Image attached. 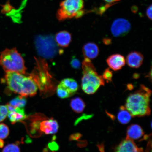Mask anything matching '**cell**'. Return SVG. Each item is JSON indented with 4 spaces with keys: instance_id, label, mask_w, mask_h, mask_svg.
<instances>
[{
    "instance_id": "obj_1",
    "label": "cell",
    "mask_w": 152,
    "mask_h": 152,
    "mask_svg": "<svg viewBox=\"0 0 152 152\" xmlns=\"http://www.w3.org/2000/svg\"><path fill=\"white\" fill-rule=\"evenodd\" d=\"M151 91L142 85L137 91L131 94L127 98L125 107L132 117L149 115L151 110L150 100Z\"/></svg>"
},
{
    "instance_id": "obj_2",
    "label": "cell",
    "mask_w": 152,
    "mask_h": 152,
    "mask_svg": "<svg viewBox=\"0 0 152 152\" xmlns=\"http://www.w3.org/2000/svg\"><path fill=\"white\" fill-rule=\"evenodd\" d=\"M5 80L9 90L20 96L28 97L37 94L38 86L31 77L13 72H6Z\"/></svg>"
},
{
    "instance_id": "obj_3",
    "label": "cell",
    "mask_w": 152,
    "mask_h": 152,
    "mask_svg": "<svg viewBox=\"0 0 152 152\" xmlns=\"http://www.w3.org/2000/svg\"><path fill=\"white\" fill-rule=\"evenodd\" d=\"M37 66L30 77L33 80L41 93L44 94H52L54 91L53 78L45 60L36 59Z\"/></svg>"
},
{
    "instance_id": "obj_4",
    "label": "cell",
    "mask_w": 152,
    "mask_h": 152,
    "mask_svg": "<svg viewBox=\"0 0 152 152\" xmlns=\"http://www.w3.org/2000/svg\"><path fill=\"white\" fill-rule=\"evenodd\" d=\"M0 64L5 72L26 73L24 60L16 48L7 49L3 51L0 56Z\"/></svg>"
},
{
    "instance_id": "obj_5",
    "label": "cell",
    "mask_w": 152,
    "mask_h": 152,
    "mask_svg": "<svg viewBox=\"0 0 152 152\" xmlns=\"http://www.w3.org/2000/svg\"><path fill=\"white\" fill-rule=\"evenodd\" d=\"M83 0H64L60 3L56 13L60 21L75 18H81L84 14Z\"/></svg>"
},
{
    "instance_id": "obj_6",
    "label": "cell",
    "mask_w": 152,
    "mask_h": 152,
    "mask_svg": "<svg viewBox=\"0 0 152 152\" xmlns=\"http://www.w3.org/2000/svg\"><path fill=\"white\" fill-rule=\"evenodd\" d=\"M81 80V87L84 92L88 94H95L100 87L104 85L102 76L99 75L96 70L83 73Z\"/></svg>"
},
{
    "instance_id": "obj_7",
    "label": "cell",
    "mask_w": 152,
    "mask_h": 152,
    "mask_svg": "<svg viewBox=\"0 0 152 152\" xmlns=\"http://www.w3.org/2000/svg\"><path fill=\"white\" fill-rule=\"evenodd\" d=\"M35 39L37 52L41 56L51 58L56 54L58 48L53 37H39Z\"/></svg>"
},
{
    "instance_id": "obj_8",
    "label": "cell",
    "mask_w": 152,
    "mask_h": 152,
    "mask_svg": "<svg viewBox=\"0 0 152 152\" xmlns=\"http://www.w3.org/2000/svg\"><path fill=\"white\" fill-rule=\"evenodd\" d=\"M131 25L126 20L123 18L116 19L112 24L111 30L112 34L115 37H123L130 31Z\"/></svg>"
},
{
    "instance_id": "obj_9",
    "label": "cell",
    "mask_w": 152,
    "mask_h": 152,
    "mask_svg": "<svg viewBox=\"0 0 152 152\" xmlns=\"http://www.w3.org/2000/svg\"><path fill=\"white\" fill-rule=\"evenodd\" d=\"M8 110V116L12 124L22 121L26 119V115L23 108L15 107L9 103L6 105Z\"/></svg>"
},
{
    "instance_id": "obj_10",
    "label": "cell",
    "mask_w": 152,
    "mask_h": 152,
    "mask_svg": "<svg viewBox=\"0 0 152 152\" xmlns=\"http://www.w3.org/2000/svg\"><path fill=\"white\" fill-rule=\"evenodd\" d=\"M115 152H144L142 148H138L134 140L126 138L116 148Z\"/></svg>"
},
{
    "instance_id": "obj_11",
    "label": "cell",
    "mask_w": 152,
    "mask_h": 152,
    "mask_svg": "<svg viewBox=\"0 0 152 152\" xmlns=\"http://www.w3.org/2000/svg\"><path fill=\"white\" fill-rule=\"evenodd\" d=\"M106 62L110 68L114 71H117L121 70L125 66L126 60L122 55L114 54L107 59Z\"/></svg>"
},
{
    "instance_id": "obj_12",
    "label": "cell",
    "mask_w": 152,
    "mask_h": 152,
    "mask_svg": "<svg viewBox=\"0 0 152 152\" xmlns=\"http://www.w3.org/2000/svg\"><path fill=\"white\" fill-rule=\"evenodd\" d=\"M59 125L57 121L52 118L45 119L40 123L39 130L46 134H54L58 132Z\"/></svg>"
},
{
    "instance_id": "obj_13",
    "label": "cell",
    "mask_w": 152,
    "mask_h": 152,
    "mask_svg": "<svg viewBox=\"0 0 152 152\" xmlns=\"http://www.w3.org/2000/svg\"><path fill=\"white\" fill-rule=\"evenodd\" d=\"M148 136H144V133L141 127L137 124H133L129 126L127 131L126 138L134 140L141 139H146Z\"/></svg>"
},
{
    "instance_id": "obj_14",
    "label": "cell",
    "mask_w": 152,
    "mask_h": 152,
    "mask_svg": "<svg viewBox=\"0 0 152 152\" xmlns=\"http://www.w3.org/2000/svg\"><path fill=\"white\" fill-rule=\"evenodd\" d=\"M144 56L141 53L136 51L129 53L126 57V62L130 67L138 68L142 65Z\"/></svg>"
},
{
    "instance_id": "obj_15",
    "label": "cell",
    "mask_w": 152,
    "mask_h": 152,
    "mask_svg": "<svg viewBox=\"0 0 152 152\" xmlns=\"http://www.w3.org/2000/svg\"><path fill=\"white\" fill-rule=\"evenodd\" d=\"M82 52L85 58L93 60L96 58L99 54V48L96 43H87L83 47Z\"/></svg>"
},
{
    "instance_id": "obj_16",
    "label": "cell",
    "mask_w": 152,
    "mask_h": 152,
    "mask_svg": "<svg viewBox=\"0 0 152 152\" xmlns=\"http://www.w3.org/2000/svg\"><path fill=\"white\" fill-rule=\"evenodd\" d=\"M55 39L58 46L67 47L72 41L71 34L66 31H61L56 34Z\"/></svg>"
},
{
    "instance_id": "obj_17",
    "label": "cell",
    "mask_w": 152,
    "mask_h": 152,
    "mask_svg": "<svg viewBox=\"0 0 152 152\" xmlns=\"http://www.w3.org/2000/svg\"><path fill=\"white\" fill-rule=\"evenodd\" d=\"M64 88L68 90L72 95L77 92L79 88L77 82L71 78H66L63 80L59 84Z\"/></svg>"
},
{
    "instance_id": "obj_18",
    "label": "cell",
    "mask_w": 152,
    "mask_h": 152,
    "mask_svg": "<svg viewBox=\"0 0 152 152\" xmlns=\"http://www.w3.org/2000/svg\"><path fill=\"white\" fill-rule=\"evenodd\" d=\"M132 117L125 106H121L117 115V119L119 122L121 124H126L130 122Z\"/></svg>"
},
{
    "instance_id": "obj_19",
    "label": "cell",
    "mask_w": 152,
    "mask_h": 152,
    "mask_svg": "<svg viewBox=\"0 0 152 152\" xmlns=\"http://www.w3.org/2000/svg\"><path fill=\"white\" fill-rule=\"evenodd\" d=\"M71 107L74 111L77 113L83 112L85 107V104L81 98L76 97L71 100Z\"/></svg>"
},
{
    "instance_id": "obj_20",
    "label": "cell",
    "mask_w": 152,
    "mask_h": 152,
    "mask_svg": "<svg viewBox=\"0 0 152 152\" xmlns=\"http://www.w3.org/2000/svg\"><path fill=\"white\" fill-rule=\"evenodd\" d=\"M9 103L15 107L23 108L26 105V97L20 96L11 100Z\"/></svg>"
},
{
    "instance_id": "obj_21",
    "label": "cell",
    "mask_w": 152,
    "mask_h": 152,
    "mask_svg": "<svg viewBox=\"0 0 152 152\" xmlns=\"http://www.w3.org/2000/svg\"><path fill=\"white\" fill-rule=\"evenodd\" d=\"M56 90L57 95L60 98H66L72 96L69 91L64 88L60 84H59L57 87Z\"/></svg>"
},
{
    "instance_id": "obj_22",
    "label": "cell",
    "mask_w": 152,
    "mask_h": 152,
    "mask_svg": "<svg viewBox=\"0 0 152 152\" xmlns=\"http://www.w3.org/2000/svg\"><path fill=\"white\" fill-rule=\"evenodd\" d=\"M8 127L4 123L0 124V139H4L7 138L9 134Z\"/></svg>"
},
{
    "instance_id": "obj_23",
    "label": "cell",
    "mask_w": 152,
    "mask_h": 152,
    "mask_svg": "<svg viewBox=\"0 0 152 152\" xmlns=\"http://www.w3.org/2000/svg\"><path fill=\"white\" fill-rule=\"evenodd\" d=\"M2 152H20L18 143L9 144L4 148Z\"/></svg>"
},
{
    "instance_id": "obj_24",
    "label": "cell",
    "mask_w": 152,
    "mask_h": 152,
    "mask_svg": "<svg viewBox=\"0 0 152 152\" xmlns=\"http://www.w3.org/2000/svg\"><path fill=\"white\" fill-rule=\"evenodd\" d=\"M8 114V110L6 105H0V122L4 120Z\"/></svg>"
},
{
    "instance_id": "obj_25",
    "label": "cell",
    "mask_w": 152,
    "mask_h": 152,
    "mask_svg": "<svg viewBox=\"0 0 152 152\" xmlns=\"http://www.w3.org/2000/svg\"><path fill=\"white\" fill-rule=\"evenodd\" d=\"M102 77L104 80H105L107 82H111L113 77V72L109 68H107L104 70Z\"/></svg>"
},
{
    "instance_id": "obj_26",
    "label": "cell",
    "mask_w": 152,
    "mask_h": 152,
    "mask_svg": "<svg viewBox=\"0 0 152 152\" xmlns=\"http://www.w3.org/2000/svg\"><path fill=\"white\" fill-rule=\"evenodd\" d=\"M71 64L73 68L75 69H78L80 67L81 63L78 59L74 58L71 60Z\"/></svg>"
},
{
    "instance_id": "obj_27",
    "label": "cell",
    "mask_w": 152,
    "mask_h": 152,
    "mask_svg": "<svg viewBox=\"0 0 152 152\" xmlns=\"http://www.w3.org/2000/svg\"><path fill=\"white\" fill-rule=\"evenodd\" d=\"M48 147L52 151H57L58 150L59 147L58 144L56 142H53L49 143L48 145Z\"/></svg>"
},
{
    "instance_id": "obj_28",
    "label": "cell",
    "mask_w": 152,
    "mask_h": 152,
    "mask_svg": "<svg viewBox=\"0 0 152 152\" xmlns=\"http://www.w3.org/2000/svg\"><path fill=\"white\" fill-rule=\"evenodd\" d=\"M152 5H150V6L148 7L147 10V16L150 20H152Z\"/></svg>"
},
{
    "instance_id": "obj_29",
    "label": "cell",
    "mask_w": 152,
    "mask_h": 152,
    "mask_svg": "<svg viewBox=\"0 0 152 152\" xmlns=\"http://www.w3.org/2000/svg\"><path fill=\"white\" fill-rule=\"evenodd\" d=\"M81 135L80 134L77 133V134H75L72 135L70 137V140H75L79 139V138L81 137Z\"/></svg>"
},
{
    "instance_id": "obj_30",
    "label": "cell",
    "mask_w": 152,
    "mask_h": 152,
    "mask_svg": "<svg viewBox=\"0 0 152 152\" xmlns=\"http://www.w3.org/2000/svg\"><path fill=\"white\" fill-rule=\"evenodd\" d=\"M103 42L106 45H109L111 43V39L109 38H104L103 39Z\"/></svg>"
},
{
    "instance_id": "obj_31",
    "label": "cell",
    "mask_w": 152,
    "mask_h": 152,
    "mask_svg": "<svg viewBox=\"0 0 152 152\" xmlns=\"http://www.w3.org/2000/svg\"><path fill=\"white\" fill-rule=\"evenodd\" d=\"M104 1L107 3H113L117 2L121 0H104Z\"/></svg>"
},
{
    "instance_id": "obj_32",
    "label": "cell",
    "mask_w": 152,
    "mask_h": 152,
    "mask_svg": "<svg viewBox=\"0 0 152 152\" xmlns=\"http://www.w3.org/2000/svg\"><path fill=\"white\" fill-rule=\"evenodd\" d=\"M4 142L2 139H0V148H2L4 145Z\"/></svg>"
},
{
    "instance_id": "obj_33",
    "label": "cell",
    "mask_w": 152,
    "mask_h": 152,
    "mask_svg": "<svg viewBox=\"0 0 152 152\" xmlns=\"http://www.w3.org/2000/svg\"><path fill=\"white\" fill-rule=\"evenodd\" d=\"M44 152H47V151H46V149H45V150ZM54 152L53 151V152Z\"/></svg>"
},
{
    "instance_id": "obj_34",
    "label": "cell",
    "mask_w": 152,
    "mask_h": 152,
    "mask_svg": "<svg viewBox=\"0 0 152 152\" xmlns=\"http://www.w3.org/2000/svg\"><path fill=\"white\" fill-rule=\"evenodd\" d=\"M0 101H1V99H0Z\"/></svg>"
}]
</instances>
